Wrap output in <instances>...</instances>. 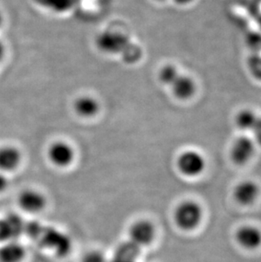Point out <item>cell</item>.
<instances>
[{
  "label": "cell",
  "instance_id": "1",
  "mask_svg": "<svg viewBox=\"0 0 261 262\" xmlns=\"http://www.w3.org/2000/svg\"><path fill=\"white\" fill-rule=\"evenodd\" d=\"M24 233L59 257H66L72 251V243L69 236L50 226L37 222L26 223Z\"/></svg>",
  "mask_w": 261,
  "mask_h": 262
},
{
  "label": "cell",
  "instance_id": "2",
  "mask_svg": "<svg viewBox=\"0 0 261 262\" xmlns=\"http://www.w3.org/2000/svg\"><path fill=\"white\" fill-rule=\"evenodd\" d=\"M203 218L202 207L193 201H183L174 211V220L183 231H192L200 225Z\"/></svg>",
  "mask_w": 261,
  "mask_h": 262
},
{
  "label": "cell",
  "instance_id": "3",
  "mask_svg": "<svg viewBox=\"0 0 261 262\" xmlns=\"http://www.w3.org/2000/svg\"><path fill=\"white\" fill-rule=\"evenodd\" d=\"M129 237L130 242L138 248L147 247L156 239V226L147 219L136 221L130 227Z\"/></svg>",
  "mask_w": 261,
  "mask_h": 262
},
{
  "label": "cell",
  "instance_id": "4",
  "mask_svg": "<svg viewBox=\"0 0 261 262\" xmlns=\"http://www.w3.org/2000/svg\"><path fill=\"white\" fill-rule=\"evenodd\" d=\"M178 167L183 175L194 178L205 170V160L197 151L186 150L178 157Z\"/></svg>",
  "mask_w": 261,
  "mask_h": 262
},
{
  "label": "cell",
  "instance_id": "5",
  "mask_svg": "<svg viewBox=\"0 0 261 262\" xmlns=\"http://www.w3.org/2000/svg\"><path fill=\"white\" fill-rule=\"evenodd\" d=\"M50 162L59 168H67L75 160V151L67 142L57 141L50 145L48 150Z\"/></svg>",
  "mask_w": 261,
  "mask_h": 262
},
{
  "label": "cell",
  "instance_id": "6",
  "mask_svg": "<svg viewBox=\"0 0 261 262\" xmlns=\"http://www.w3.org/2000/svg\"><path fill=\"white\" fill-rule=\"evenodd\" d=\"M26 223L16 214H9L0 218V244L16 240L25 231Z\"/></svg>",
  "mask_w": 261,
  "mask_h": 262
},
{
  "label": "cell",
  "instance_id": "7",
  "mask_svg": "<svg viewBox=\"0 0 261 262\" xmlns=\"http://www.w3.org/2000/svg\"><path fill=\"white\" fill-rule=\"evenodd\" d=\"M18 205L25 212L37 214L45 210L47 205V200L45 194L39 191L27 189L23 191L18 197Z\"/></svg>",
  "mask_w": 261,
  "mask_h": 262
},
{
  "label": "cell",
  "instance_id": "8",
  "mask_svg": "<svg viewBox=\"0 0 261 262\" xmlns=\"http://www.w3.org/2000/svg\"><path fill=\"white\" fill-rule=\"evenodd\" d=\"M255 151V144L253 139L249 137L237 138L232 144L231 157L234 163L244 165L252 158Z\"/></svg>",
  "mask_w": 261,
  "mask_h": 262
},
{
  "label": "cell",
  "instance_id": "9",
  "mask_svg": "<svg viewBox=\"0 0 261 262\" xmlns=\"http://www.w3.org/2000/svg\"><path fill=\"white\" fill-rule=\"evenodd\" d=\"M236 239L244 249L255 250L261 245V231L254 226H244L236 231Z\"/></svg>",
  "mask_w": 261,
  "mask_h": 262
},
{
  "label": "cell",
  "instance_id": "10",
  "mask_svg": "<svg viewBox=\"0 0 261 262\" xmlns=\"http://www.w3.org/2000/svg\"><path fill=\"white\" fill-rule=\"evenodd\" d=\"M21 154L14 146L5 145L0 147V172L15 171L21 162Z\"/></svg>",
  "mask_w": 261,
  "mask_h": 262
},
{
  "label": "cell",
  "instance_id": "11",
  "mask_svg": "<svg viewBox=\"0 0 261 262\" xmlns=\"http://www.w3.org/2000/svg\"><path fill=\"white\" fill-rule=\"evenodd\" d=\"M26 249L17 240L1 244L0 262H23L25 260Z\"/></svg>",
  "mask_w": 261,
  "mask_h": 262
},
{
  "label": "cell",
  "instance_id": "12",
  "mask_svg": "<svg viewBox=\"0 0 261 262\" xmlns=\"http://www.w3.org/2000/svg\"><path fill=\"white\" fill-rule=\"evenodd\" d=\"M259 191V187L254 182L244 181L237 184L235 188L234 197L241 205H252L256 201Z\"/></svg>",
  "mask_w": 261,
  "mask_h": 262
},
{
  "label": "cell",
  "instance_id": "13",
  "mask_svg": "<svg viewBox=\"0 0 261 262\" xmlns=\"http://www.w3.org/2000/svg\"><path fill=\"white\" fill-rule=\"evenodd\" d=\"M172 91L178 99H187L191 98L196 90L194 81L188 76L179 75L175 82H173Z\"/></svg>",
  "mask_w": 261,
  "mask_h": 262
},
{
  "label": "cell",
  "instance_id": "14",
  "mask_svg": "<svg viewBox=\"0 0 261 262\" xmlns=\"http://www.w3.org/2000/svg\"><path fill=\"white\" fill-rule=\"evenodd\" d=\"M74 109L81 117H92L99 112V104L93 97L81 96L75 101Z\"/></svg>",
  "mask_w": 261,
  "mask_h": 262
},
{
  "label": "cell",
  "instance_id": "15",
  "mask_svg": "<svg viewBox=\"0 0 261 262\" xmlns=\"http://www.w3.org/2000/svg\"><path fill=\"white\" fill-rule=\"evenodd\" d=\"M256 114L249 109L242 110L235 118V122L238 128L244 131H251L258 119Z\"/></svg>",
  "mask_w": 261,
  "mask_h": 262
},
{
  "label": "cell",
  "instance_id": "16",
  "mask_svg": "<svg viewBox=\"0 0 261 262\" xmlns=\"http://www.w3.org/2000/svg\"><path fill=\"white\" fill-rule=\"evenodd\" d=\"M180 75L177 67L172 64H166L160 70V79L165 85L171 86Z\"/></svg>",
  "mask_w": 261,
  "mask_h": 262
},
{
  "label": "cell",
  "instance_id": "17",
  "mask_svg": "<svg viewBox=\"0 0 261 262\" xmlns=\"http://www.w3.org/2000/svg\"><path fill=\"white\" fill-rule=\"evenodd\" d=\"M248 68L253 77L261 81V55L255 53L249 56L248 59Z\"/></svg>",
  "mask_w": 261,
  "mask_h": 262
},
{
  "label": "cell",
  "instance_id": "18",
  "mask_svg": "<svg viewBox=\"0 0 261 262\" xmlns=\"http://www.w3.org/2000/svg\"><path fill=\"white\" fill-rule=\"evenodd\" d=\"M81 262H107L105 257L101 252L99 251H91L86 255H84Z\"/></svg>",
  "mask_w": 261,
  "mask_h": 262
},
{
  "label": "cell",
  "instance_id": "19",
  "mask_svg": "<svg viewBox=\"0 0 261 262\" xmlns=\"http://www.w3.org/2000/svg\"><path fill=\"white\" fill-rule=\"evenodd\" d=\"M251 131L254 134V140L261 145V117H258Z\"/></svg>",
  "mask_w": 261,
  "mask_h": 262
},
{
  "label": "cell",
  "instance_id": "20",
  "mask_svg": "<svg viewBox=\"0 0 261 262\" xmlns=\"http://www.w3.org/2000/svg\"><path fill=\"white\" fill-rule=\"evenodd\" d=\"M8 179L2 172H0V193H2L7 188Z\"/></svg>",
  "mask_w": 261,
  "mask_h": 262
},
{
  "label": "cell",
  "instance_id": "21",
  "mask_svg": "<svg viewBox=\"0 0 261 262\" xmlns=\"http://www.w3.org/2000/svg\"><path fill=\"white\" fill-rule=\"evenodd\" d=\"M5 45L3 43L2 41H0V62L2 61L3 59L5 57Z\"/></svg>",
  "mask_w": 261,
  "mask_h": 262
},
{
  "label": "cell",
  "instance_id": "22",
  "mask_svg": "<svg viewBox=\"0 0 261 262\" xmlns=\"http://www.w3.org/2000/svg\"><path fill=\"white\" fill-rule=\"evenodd\" d=\"M192 0H175V2L178 3L179 5H186V4H188Z\"/></svg>",
  "mask_w": 261,
  "mask_h": 262
},
{
  "label": "cell",
  "instance_id": "23",
  "mask_svg": "<svg viewBox=\"0 0 261 262\" xmlns=\"http://www.w3.org/2000/svg\"><path fill=\"white\" fill-rule=\"evenodd\" d=\"M3 23V15L2 13L0 12V27L2 26Z\"/></svg>",
  "mask_w": 261,
  "mask_h": 262
}]
</instances>
